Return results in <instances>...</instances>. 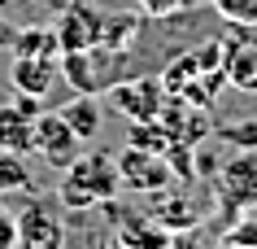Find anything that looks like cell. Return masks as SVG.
Segmentation results:
<instances>
[{
    "label": "cell",
    "instance_id": "cell-1",
    "mask_svg": "<svg viewBox=\"0 0 257 249\" xmlns=\"http://www.w3.org/2000/svg\"><path fill=\"white\" fill-rule=\"evenodd\" d=\"M118 188H122L118 184V162L105 157V153H79V157L61 171V201H66L70 210L105 206Z\"/></svg>",
    "mask_w": 257,
    "mask_h": 249
},
{
    "label": "cell",
    "instance_id": "cell-2",
    "mask_svg": "<svg viewBox=\"0 0 257 249\" xmlns=\"http://www.w3.org/2000/svg\"><path fill=\"white\" fill-rule=\"evenodd\" d=\"M31 153H35L44 166L66 171V166L83 153V140L70 131V123L57 110H40L35 114V127H31Z\"/></svg>",
    "mask_w": 257,
    "mask_h": 249
},
{
    "label": "cell",
    "instance_id": "cell-3",
    "mask_svg": "<svg viewBox=\"0 0 257 249\" xmlns=\"http://www.w3.org/2000/svg\"><path fill=\"white\" fill-rule=\"evenodd\" d=\"M214 193L222 197V206L244 210L257 206V149H235L214 175Z\"/></svg>",
    "mask_w": 257,
    "mask_h": 249
},
{
    "label": "cell",
    "instance_id": "cell-4",
    "mask_svg": "<svg viewBox=\"0 0 257 249\" xmlns=\"http://www.w3.org/2000/svg\"><path fill=\"white\" fill-rule=\"evenodd\" d=\"M113 92V105H118L131 123H149V118H162L166 110V83L157 79V74H136V79H126V83H113L109 88Z\"/></svg>",
    "mask_w": 257,
    "mask_h": 249
},
{
    "label": "cell",
    "instance_id": "cell-5",
    "mask_svg": "<svg viewBox=\"0 0 257 249\" xmlns=\"http://www.w3.org/2000/svg\"><path fill=\"white\" fill-rule=\"evenodd\" d=\"M57 83H66L61 57H14V66H9V88L18 97L40 101V105H48Z\"/></svg>",
    "mask_w": 257,
    "mask_h": 249
},
{
    "label": "cell",
    "instance_id": "cell-6",
    "mask_svg": "<svg viewBox=\"0 0 257 249\" xmlns=\"http://www.w3.org/2000/svg\"><path fill=\"white\" fill-rule=\"evenodd\" d=\"M66 245V223L53 206L27 201L18 214V245L14 249H61Z\"/></svg>",
    "mask_w": 257,
    "mask_h": 249
},
{
    "label": "cell",
    "instance_id": "cell-7",
    "mask_svg": "<svg viewBox=\"0 0 257 249\" xmlns=\"http://www.w3.org/2000/svg\"><path fill=\"white\" fill-rule=\"evenodd\" d=\"M170 162H166V153H149V149H136V144H126V153L118 157V184L122 188H136V193H157L170 184Z\"/></svg>",
    "mask_w": 257,
    "mask_h": 249
},
{
    "label": "cell",
    "instance_id": "cell-8",
    "mask_svg": "<svg viewBox=\"0 0 257 249\" xmlns=\"http://www.w3.org/2000/svg\"><path fill=\"white\" fill-rule=\"evenodd\" d=\"M53 31H57V44H61V53L96 48V44H105V14H96L92 5H70Z\"/></svg>",
    "mask_w": 257,
    "mask_h": 249
},
{
    "label": "cell",
    "instance_id": "cell-9",
    "mask_svg": "<svg viewBox=\"0 0 257 249\" xmlns=\"http://www.w3.org/2000/svg\"><path fill=\"white\" fill-rule=\"evenodd\" d=\"M44 105L31 97H18L14 101H0V149H14V153H31V127H35V114Z\"/></svg>",
    "mask_w": 257,
    "mask_h": 249
},
{
    "label": "cell",
    "instance_id": "cell-10",
    "mask_svg": "<svg viewBox=\"0 0 257 249\" xmlns=\"http://www.w3.org/2000/svg\"><path fill=\"white\" fill-rule=\"evenodd\" d=\"M57 114L70 123V131H74L83 144H92V140L100 136V101L87 97V92H74L66 105H57Z\"/></svg>",
    "mask_w": 257,
    "mask_h": 249
},
{
    "label": "cell",
    "instance_id": "cell-11",
    "mask_svg": "<svg viewBox=\"0 0 257 249\" xmlns=\"http://www.w3.org/2000/svg\"><path fill=\"white\" fill-rule=\"evenodd\" d=\"M14 57H61V44H57V31L44 27H22L14 35Z\"/></svg>",
    "mask_w": 257,
    "mask_h": 249
},
{
    "label": "cell",
    "instance_id": "cell-12",
    "mask_svg": "<svg viewBox=\"0 0 257 249\" xmlns=\"http://www.w3.org/2000/svg\"><path fill=\"white\" fill-rule=\"evenodd\" d=\"M9 193H31V166H27V153L0 149V197Z\"/></svg>",
    "mask_w": 257,
    "mask_h": 249
},
{
    "label": "cell",
    "instance_id": "cell-13",
    "mask_svg": "<svg viewBox=\"0 0 257 249\" xmlns=\"http://www.w3.org/2000/svg\"><path fill=\"white\" fill-rule=\"evenodd\" d=\"M209 9L227 27H257V0H209Z\"/></svg>",
    "mask_w": 257,
    "mask_h": 249
},
{
    "label": "cell",
    "instance_id": "cell-14",
    "mask_svg": "<svg viewBox=\"0 0 257 249\" xmlns=\"http://www.w3.org/2000/svg\"><path fill=\"white\" fill-rule=\"evenodd\" d=\"M222 140H227L231 149H257V118H248V123H231V127H222Z\"/></svg>",
    "mask_w": 257,
    "mask_h": 249
},
{
    "label": "cell",
    "instance_id": "cell-15",
    "mask_svg": "<svg viewBox=\"0 0 257 249\" xmlns=\"http://www.w3.org/2000/svg\"><path fill=\"white\" fill-rule=\"evenodd\" d=\"M140 9L149 18H170V14H183V9H196V0H140Z\"/></svg>",
    "mask_w": 257,
    "mask_h": 249
},
{
    "label": "cell",
    "instance_id": "cell-16",
    "mask_svg": "<svg viewBox=\"0 0 257 249\" xmlns=\"http://www.w3.org/2000/svg\"><path fill=\"white\" fill-rule=\"evenodd\" d=\"M18 245V214L0 206V249H14Z\"/></svg>",
    "mask_w": 257,
    "mask_h": 249
},
{
    "label": "cell",
    "instance_id": "cell-17",
    "mask_svg": "<svg viewBox=\"0 0 257 249\" xmlns=\"http://www.w3.org/2000/svg\"><path fill=\"white\" fill-rule=\"evenodd\" d=\"M14 35H18V27H9V22L0 18V53H5V48H14Z\"/></svg>",
    "mask_w": 257,
    "mask_h": 249
}]
</instances>
